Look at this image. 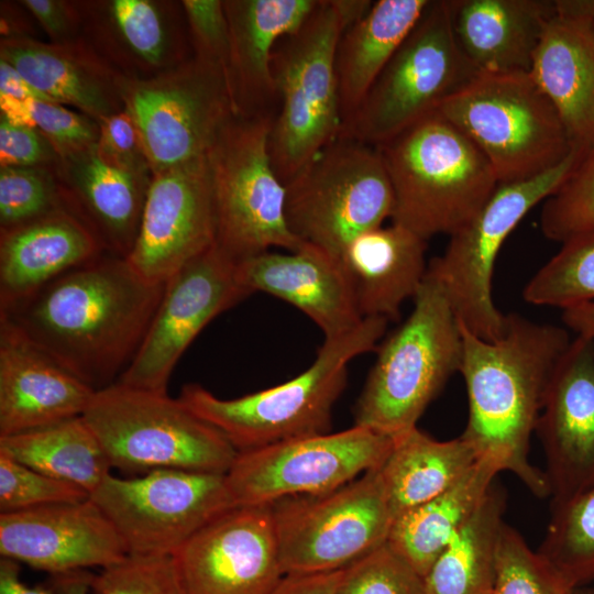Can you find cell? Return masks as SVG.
Instances as JSON below:
<instances>
[{
	"instance_id": "cell-21",
	"label": "cell",
	"mask_w": 594,
	"mask_h": 594,
	"mask_svg": "<svg viewBox=\"0 0 594 594\" xmlns=\"http://www.w3.org/2000/svg\"><path fill=\"white\" fill-rule=\"evenodd\" d=\"M128 554L90 499L0 514V556L51 575L105 569Z\"/></svg>"
},
{
	"instance_id": "cell-55",
	"label": "cell",
	"mask_w": 594,
	"mask_h": 594,
	"mask_svg": "<svg viewBox=\"0 0 594 594\" xmlns=\"http://www.w3.org/2000/svg\"><path fill=\"white\" fill-rule=\"evenodd\" d=\"M338 14L342 32L362 19L373 4L369 0H331Z\"/></svg>"
},
{
	"instance_id": "cell-12",
	"label": "cell",
	"mask_w": 594,
	"mask_h": 594,
	"mask_svg": "<svg viewBox=\"0 0 594 594\" xmlns=\"http://www.w3.org/2000/svg\"><path fill=\"white\" fill-rule=\"evenodd\" d=\"M581 155L573 152L553 169L528 180L499 185L483 208L452 233L444 252L428 265L458 320L484 340L505 331L507 315L493 299V275L501 249L522 220L563 183Z\"/></svg>"
},
{
	"instance_id": "cell-13",
	"label": "cell",
	"mask_w": 594,
	"mask_h": 594,
	"mask_svg": "<svg viewBox=\"0 0 594 594\" xmlns=\"http://www.w3.org/2000/svg\"><path fill=\"white\" fill-rule=\"evenodd\" d=\"M378 469L271 505L284 574L341 570L387 542L394 516Z\"/></svg>"
},
{
	"instance_id": "cell-39",
	"label": "cell",
	"mask_w": 594,
	"mask_h": 594,
	"mask_svg": "<svg viewBox=\"0 0 594 594\" xmlns=\"http://www.w3.org/2000/svg\"><path fill=\"white\" fill-rule=\"evenodd\" d=\"M575 587L515 528L504 524L492 594H572Z\"/></svg>"
},
{
	"instance_id": "cell-51",
	"label": "cell",
	"mask_w": 594,
	"mask_h": 594,
	"mask_svg": "<svg viewBox=\"0 0 594 594\" xmlns=\"http://www.w3.org/2000/svg\"><path fill=\"white\" fill-rule=\"evenodd\" d=\"M0 98L52 101L32 86L11 64L1 58Z\"/></svg>"
},
{
	"instance_id": "cell-45",
	"label": "cell",
	"mask_w": 594,
	"mask_h": 594,
	"mask_svg": "<svg viewBox=\"0 0 594 594\" xmlns=\"http://www.w3.org/2000/svg\"><path fill=\"white\" fill-rule=\"evenodd\" d=\"M338 594H425V584L386 542L343 568Z\"/></svg>"
},
{
	"instance_id": "cell-46",
	"label": "cell",
	"mask_w": 594,
	"mask_h": 594,
	"mask_svg": "<svg viewBox=\"0 0 594 594\" xmlns=\"http://www.w3.org/2000/svg\"><path fill=\"white\" fill-rule=\"evenodd\" d=\"M180 2L194 56L219 68L227 80L230 34L223 1L183 0Z\"/></svg>"
},
{
	"instance_id": "cell-11",
	"label": "cell",
	"mask_w": 594,
	"mask_h": 594,
	"mask_svg": "<svg viewBox=\"0 0 594 594\" xmlns=\"http://www.w3.org/2000/svg\"><path fill=\"white\" fill-rule=\"evenodd\" d=\"M270 117L234 114L207 156L212 176L216 245L235 264L272 251L302 245L285 216V185L272 164Z\"/></svg>"
},
{
	"instance_id": "cell-48",
	"label": "cell",
	"mask_w": 594,
	"mask_h": 594,
	"mask_svg": "<svg viewBox=\"0 0 594 594\" xmlns=\"http://www.w3.org/2000/svg\"><path fill=\"white\" fill-rule=\"evenodd\" d=\"M59 156L35 128L0 116V167H55Z\"/></svg>"
},
{
	"instance_id": "cell-37",
	"label": "cell",
	"mask_w": 594,
	"mask_h": 594,
	"mask_svg": "<svg viewBox=\"0 0 594 594\" xmlns=\"http://www.w3.org/2000/svg\"><path fill=\"white\" fill-rule=\"evenodd\" d=\"M538 552L576 587L594 580V486L551 508Z\"/></svg>"
},
{
	"instance_id": "cell-14",
	"label": "cell",
	"mask_w": 594,
	"mask_h": 594,
	"mask_svg": "<svg viewBox=\"0 0 594 594\" xmlns=\"http://www.w3.org/2000/svg\"><path fill=\"white\" fill-rule=\"evenodd\" d=\"M152 175L208 154L235 114L224 74L195 56L154 77L120 76Z\"/></svg>"
},
{
	"instance_id": "cell-52",
	"label": "cell",
	"mask_w": 594,
	"mask_h": 594,
	"mask_svg": "<svg viewBox=\"0 0 594 594\" xmlns=\"http://www.w3.org/2000/svg\"><path fill=\"white\" fill-rule=\"evenodd\" d=\"M0 594H57L50 585L30 586L21 579L20 563L1 558L0 560Z\"/></svg>"
},
{
	"instance_id": "cell-23",
	"label": "cell",
	"mask_w": 594,
	"mask_h": 594,
	"mask_svg": "<svg viewBox=\"0 0 594 594\" xmlns=\"http://www.w3.org/2000/svg\"><path fill=\"white\" fill-rule=\"evenodd\" d=\"M242 287L270 294L308 316L324 339L355 329L364 319L340 260L311 244L295 251H267L237 264Z\"/></svg>"
},
{
	"instance_id": "cell-4",
	"label": "cell",
	"mask_w": 594,
	"mask_h": 594,
	"mask_svg": "<svg viewBox=\"0 0 594 594\" xmlns=\"http://www.w3.org/2000/svg\"><path fill=\"white\" fill-rule=\"evenodd\" d=\"M392 185V222L425 240L468 223L499 186L475 143L438 111L377 146Z\"/></svg>"
},
{
	"instance_id": "cell-8",
	"label": "cell",
	"mask_w": 594,
	"mask_h": 594,
	"mask_svg": "<svg viewBox=\"0 0 594 594\" xmlns=\"http://www.w3.org/2000/svg\"><path fill=\"white\" fill-rule=\"evenodd\" d=\"M341 34L332 1H319L304 25L274 47L271 67L278 108L268 151L284 185L341 133L336 72Z\"/></svg>"
},
{
	"instance_id": "cell-28",
	"label": "cell",
	"mask_w": 594,
	"mask_h": 594,
	"mask_svg": "<svg viewBox=\"0 0 594 594\" xmlns=\"http://www.w3.org/2000/svg\"><path fill=\"white\" fill-rule=\"evenodd\" d=\"M0 58L50 100L74 107L97 122L123 110L121 75L82 38L55 44L7 36L0 42Z\"/></svg>"
},
{
	"instance_id": "cell-31",
	"label": "cell",
	"mask_w": 594,
	"mask_h": 594,
	"mask_svg": "<svg viewBox=\"0 0 594 594\" xmlns=\"http://www.w3.org/2000/svg\"><path fill=\"white\" fill-rule=\"evenodd\" d=\"M101 253L92 232L65 206L0 230V307Z\"/></svg>"
},
{
	"instance_id": "cell-10",
	"label": "cell",
	"mask_w": 594,
	"mask_h": 594,
	"mask_svg": "<svg viewBox=\"0 0 594 594\" xmlns=\"http://www.w3.org/2000/svg\"><path fill=\"white\" fill-rule=\"evenodd\" d=\"M477 74L454 40L449 0H430L340 135L377 147L436 112Z\"/></svg>"
},
{
	"instance_id": "cell-24",
	"label": "cell",
	"mask_w": 594,
	"mask_h": 594,
	"mask_svg": "<svg viewBox=\"0 0 594 594\" xmlns=\"http://www.w3.org/2000/svg\"><path fill=\"white\" fill-rule=\"evenodd\" d=\"M95 393L0 321V437L80 417Z\"/></svg>"
},
{
	"instance_id": "cell-34",
	"label": "cell",
	"mask_w": 594,
	"mask_h": 594,
	"mask_svg": "<svg viewBox=\"0 0 594 594\" xmlns=\"http://www.w3.org/2000/svg\"><path fill=\"white\" fill-rule=\"evenodd\" d=\"M499 472L493 460L480 458L450 488L396 517L387 543L425 578L452 537L476 510Z\"/></svg>"
},
{
	"instance_id": "cell-22",
	"label": "cell",
	"mask_w": 594,
	"mask_h": 594,
	"mask_svg": "<svg viewBox=\"0 0 594 594\" xmlns=\"http://www.w3.org/2000/svg\"><path fill=\"white\" fill-rule=\"evenodd\" d=\"M77 6L82 40L121 76L154 77L193 57L182 2L110 0Z\"/></svg>"
},
{
	"instance_id": "cell-33",
	"label": "cell",
	"mask_w": 594,
	"mask_h": 594,
	"mask_svg": "<svg viewBox=\"0 0 594 594\" xmlns=\"http://www.w3.org/2000/svg\"><path fill=\"white\" fill-rule=\"evenodd\" d=\"M479 459L462 436L439 441L415 427L394 437L378 469L394 519L450 488Z\"/></svg>"
},
{
	"instance_id": "cell-35",
	"label": "cell",
	"mask_w": 594,
	"mask_h": 594,
	"mask_svg": "<svg viewBox=\"0 0 594 594\" xmlns=\"http://www.w3.org/2000/svg\"><path fill=\"white\" fill-rule=\"evenodd\" d=\"M505 509L506 494L493 484L425 575V594L492 593Z\"/></svg>"
},
{
	"instance_id": "cell-19",
	"label": "cell",
	"mask_w": 594,
	"mask_h": 594,
	"mask_svg": "<svg viewBox=\"0 0 594 594\" xmlns=\"http://www.w3.org/2000/svg\"><path fill=\"white\" fill-rule=\"evenodd\" d=\"M173 557L186 594H270L284 575L271 505L227 510Z\"/></svg>"
},
{
	"instance_id": "cell-30",
	"label": "cell",
	"mask_w": 594,
	"mask_h": 594,
	"mask_svg": "<svg viewBox=\"0 0 594 594\" xmlns=\"http://www.w3.org/2000/svg\"><path fill=\"white\" fill-rule=\"evenodd\" d=\"M457 45L477 73L529 72L554 0H449Z\"/></svg>"
},
{
	"instance_id": "cell-17",
	"label": "cell",
	"mask_w": 594,
	"mask_h": 594,
	"mask_svg": "<svg viewBox=\"0 0 594 594\" xmlns=\"http://www.w3.org/2000/svg\"><path fill=\"white\" fill-rule=\"evenodd\" d=\"M248 296L238 279L237 264L215 244L165 282L146 334L117 383L167 393L170 375L195 338Z\"/></svg>"
},
{
	"instance_id": "cell-15",
	"label": "cell",
	"mask_w": 594,
	"mask_h": 594,
	"mask_svg": "<svg viewBox=\"0 0 594 594\" xmlns=\"http://www.w3.org/2000/svg\"><path fill=\"white\" fill-rule=\"evenodd\" d=\"M128 554L173 556L196 532L234 507L226 474L155 470L108 474L90 493Z\"/></svg>"
},
{
	"instance_id": "cell-54",
	"label": "cell",
	"mask_w": 594,
	"mask_h": 594,
	"mask_svg": "<svg viewBox=\"0 0 594 594\" xmlns=\"http://www.w3.org/2000/svg\"><path fill=\"white\" fill-rule=\"evenodd\" d=\"M92 573L87 570H78L56 575H51L48 584L57 594H92Z\"/></svg>"
},
{
	"instance_id": "cell-56",
	"label": "cell",
	"mask_w": 594,
	"mask_h": 594,
	"mask_svg": "<svg viewBox=\"0 0 594 594\" xmlns=\"http://www.w3.org/2000/svg\"><path fill=\"white\" fill-rule=\"evenodd\" d=\"M572 594H594V587L578 586Z\"/></svg>"
},
{
	"instance_id": "cell-2",
	"label": "cell",
	"mask_w": 594,
	"mask_h": 594,
	"mask_svg": "<svg viewBox=\"0 0 594 594\" xmlns=\"http://www.w3.org/2000/svg\"><path fill=\"white\" fill-rule=\"evenodd\" d=\"M469 418L461 435L479 458L493 460L537 497L550 496L544 475L529 460L553 372L571 340L561 327L508 314L496 340L479 338L460 323Z\"/></svg>"
},
{
	"instance_id": "cell-38",
	"label": "cell",
	"mask_w": 594,
	"mask_h": 594,
	"mask_svg": "<svg viewBox=\"0 0 594 594\" xmlns=\"http://www.w3.org/2000/svg\"><path fill=\"white\" fill-rule=\"evenodd\" d=\"M522 297L535 306L562 310L594 301V232L562 242L526 284Z\"/></svg>"
},
{
	"instance_id": "cell-27",
	"label": "cell",
	"mask_w": 594,
	"mask_h": 594,
	"mask_svg": "<svg viewBox=\"0 0 594 594\" xmlns=\"http://www.w3.org/2000/svg\"><path fill=\"white\" fill-rule=\"evenodd\" d=\"M529 74L556 108L572 150L582 156L593 148L594 19L556 10Z\"/></svg>"
},
{
	"instance_id": "cell-3",
	"label": "cell",
	"mask_w": 594,
	"mask_h": 594,
	"mask_svg": "<svg viewBox=\"0 0 594 594\" xmlns=\"http://www.w3.org/2000/svg\"><path fill=\"white\" fill-rule=\"evenodd\" d=\"M387 322L364 318L352 331L324 339L306 371L276 386L223 399L199 384H186L177 398L222 432L238 452L330 432L333 407L348 383L349 363L376 350Z\"/></svg>"
},
{
	"instance_id": "cell-40",
	"label": "cell",
	"mask_w": 594,
	"mask_h": 594,
	"mask_svg": "<svg viewBox=\"0 0 594 594\" xmlns=\"http://www.w3.org/2000/svg\"><path fill=\"white\" fill-rule=\"evenodd\" d=\"M1 116L14 124L37 129L59 158L81 152L99 139V124L88 116L46 100L0 98Z\"/></svg>"
},
{
	"instance_id": "cell-53",
	"label": "cell",
	"mask_w": 594,
	"mask_h": 594,
	"mask_svg": "<svg viewBox=\"0 0 594 594\" xmlns=\"http://www.w3.org/2000/svg\"><path fill=\"white\" fill-rule=\"evenodd\" d=\"M562 320L578 336L594 340V301L563 309Z\"/></svg>"
},
{
	"instance_id": "cell-44",
	"label": "cell",
	"mask_w": 594,
	"mask_h": 594,
	"mask_svg": "<svg viewBox=\"0 0 594 594\" xmlns=\"http://www.w3.org/2000/svg\"><path fill=\"white\" fill-rule=\"evenodd\" d=\"M92 594H186L173 556L127 554L92 575Z\"/></svg>"
},
{
	"instance_id": "cell-20",
	"label": "cell",
	"mask_w": 594,
	"mask_h": 594,
	"mask_svg": "<svg viewBox=\"0 0 594 594\" xmlns=\"http://www.w3.org/2000/svg\"><path fill=\"white\" fill-rule=\"evenodd\" d=\"M551 508L594 486V340H571L550 380L536 430Z\"/></svg>"
},
{
	"instance_id": "cell-41",
	"label": "cell",
	"mask_w": 594,
	"mask_h": 594,
	"mask_svg": "<svg viewBox=\"0 0 594 594\" xmlns=\"http://www.w3.org/2000/svg\"><path fill=\"white\" fill-rule=\"evenodd\" d=\"M540 229L546 238L561 243L594 232V147L580 156L563 183L543 201Z\"/></svg>"
},
{
	"instance_id": "cell-57",
	"label": "cell",
	"mask_w": 594,
	"mask_h": 594,
	"mask_svg": "<svg viewBox=\"0 0 594 594\" xmlns=\"http://www.w3.org/2000/svg\"><path fill=\"white\" fill-rule=\"evenodd\" d=\"M492 594V593H491Z\"/></svg>"
},
{
	"instance_id": "cell-50",
	"label": "cell",
	"mask_w": 594,
	"mask_h": 594,
	"mask_svg": "<svg viewBox=\"0 0 594 594\" xmlns=\"http://www.w3.org/2000/svg\"><path fill=\"white\" fill-rule=\"evenodd\" d=\"M343 569L304 574H284L270 594H338Z\"/></svg>"
},
{
	"instance_id": "cell-7",
	"label": "cell",
	"mask_w": 594,
	"mask_h": 594,
	"mask_svg": "<svg viewBox=\"0 0 594 594\" xmlns=\"http://www.w3.org/2000/svg\"><path fill=\"white\" fill-rule=\"evenodd\" d=\"M82 418L111 468L123 472L226 474L238 455L222 432L167 393L114 383L95 393Z\"/></svg>"
},
{
	"instance_id": "cell-25",
	"label": "cell",
	"mask_w": 594,
	"mask_h": 594,
	"mask_svg": "<svg viewBox=\"0 0 594 594\" xmlns=\"http://www.w3.org/2000/svg\"><path fill=\"white\" fill-rule=\"evenodd\" d=\"M318 0L223 1L230 34L227 84L234 113L275 118L278 98L272 54L283 37L298 31Z\"/></svg>"
},
{
	"instance_id": "cell-42",
	"label": "cell",
	"mask_w": 594,
	"mask_h": 594,
	"mask_svg": "<svg viewBox=\"0 0 594 594\" xmlns=\"http://www.w3.org/2000/svg\"><path fill=\"white\" fill-rule=\"evenodd\" d=\"M64 207L51 167L0 168V230L10 229Z\"/></svg>"
},
{
	"instance_id": "cell-43",
	"label": "cell",
	"mask_w": 594,
	"mask_h": 594,
	"mask_svg": "<svg viewBox=\"0 0 594 594\" xmlns=\"http://www.w3.org/2000/svg\"><path fill=\"white\" fill-rule=\"evenodd\" d=\"M90 494L0 453V514L86 501Z\"/></svg>"
},
{
	"instance_id": "cell-49",
	"label": "cell",
	"mask_w": 594,
	"mask_h": 594,
	"mask_svg": "<svg viewBox=\"0 0 594 594\" xmlns=\"http://www.w3.org/2000/svg\"><path fill=\"white\" fill-rule=\"evenodd\" d=\"M22 6L37 20L51 43L80 41L81 16L78 6L61 0H23Z\"/></svg>"
},
{
	"instance_id": "cell-16",
	"label": "cell",
	"mask_w": 594,
	"mask_h": 594,
	"mask_svg": "<svg viewBox=\"0 0 594 594\" xmlns=\"http://www.w3.org/2000/svg\"><path fill=\"white\" fill-rule=\"evenodd\" d=\"M392 446L393 438L355 425L296 438L238 452L227 484L234 507L322 494L381 468Z\"/></svg>"
},
{
	"instance_id": "cell-1",
	"label": "cell",
	"mask_w": 594,
	"mask_h": 594,
	"mask_svg": "<svg viewBox=\"0 0 594 594\" xmlns=\"http://www.w3.org/2000/svg\"><path fill=\"white\" fill-rule=\"evenodd\" d=\"M164 287L103 252L0 307V321L97 392L117 383L134 358Z\"/></svg>"
},
{
	"instance_id": "cell-29",
	"label": "cell",
	"mask_w": 594,
	"mask_h": 594,
	"mask_svg": "<svg viewBox=\"0 0 594 594\" xmlns=\"http://www.w3.org/2000/svg\"><path fill=\"white\" fill-rule=\"evenodd\" d=\"M427 240L392 222L356 235L339 260L363 318L397 320L427 272Z\"/></svg>"
},
{
	"instance_id": "cell-32",
	"label": "cell",
	"mask_w": 594,
	"mask_h": 594,
	"mask_svg": "<svg viewBox=\"0 0 594 594\" xmlns=\"http://www.w3.org/2000/svg\"><path fill=\"white\" fill-rule=\"evenodd\" d=\"M429 3L430 0L373 1L367 13L342 32L336 51L342 128Z\"/></svg>"
},
{
	"instance_id": "cell-9",
	"label": "cell",
	"mask_w": 594,
	"mask_h": 594,
	"mask_svg": "<svg viewBox=\"0 0 594 594\" xmlns=\"http://www.w3.org/2000/svg\"><path fill=\"white\" fill-rule=\"evenodd\" d=\"M290 232L339 258L359 234L392 218L394 197L376 146L339 135L285 184Z\"/></svg>"
},
{
	"instance_id": "cell-6",
	"label": "cell",
	"mask_w": 594,
	"mask_h": 594,
	"mask_svg": "<svg viewBox=\"0 0 594 594\" xmlns=\"http://www.w3.org/2000/svg\"><path fill=\"white\" fill-rule=\"evenodd\" d=\"M437 111L482 151L499 185L542 175L574 152L556 108L529 72L479 73Z\"/></svg>"
},
{
	"instance_id": "cell-5",
	"label": "cell",
	"mask_w": 594,
	"mask_h": 594,
	"mask_svg": "<svg viewBox=\"0 0 594 594\" xmlns=\"http://www.w3.org/2000/svg\"><path fill=\"white\" fill-rule=\"evenodd\" d=\"M354 425L394 438L415 427L462 360L460 322L427 272L406 320L376 348Z\"/></svg>"
},
{
	"instance_id": "cell-36",
	"label": "cell",
	"mask_w": 594,
	"mask_h": 594,
	"mask_svg": "<svg viewBox=\"0 0 594 594\" xmlns=\"http://www.w3.org/2000/svg\"><path fill=\"white\" fill-rule=\"evenodd\" d=\"M0 453L77 485L89 494L112 469L101 443L82 416L1 436Z\"/></svg>"
},
{
	"instance_id": "cell-47",
	"label": "cell",
	"mask_w": 594,
	"mask_h": 594,
	"mask_svg": "<svg viewBox=\"0 0 594 594\" xmlns=\"http://www.w3.org/2000/svg\"><path fill=\"white\" fill-rule=\"evenodd\" d=\"M97 148L111 164L133 174L152 178L139 131L123 109L100 122Z\"/></svg>"
},
{
	"instance_id": "cell-18",
	"label": "cell",
	"mask_w": 594,
	"mask_h": 594,
	"mask_svg": "<svg viewBox=\"0 0 594 594\" xmlns=\"http://www.w3.org/2000/svg\"><path fill=\"white\" fill-rule=\"evenodd\" d=\"M208 156L152 175L138 237L127 257L145 279L165 283L216 244Z\"/></svg>"
},
{
	"instance_id": "cell-26",
	"label": "cell",
	"mask_w": 594,
	"mask_h": 594,
	"mask_svg": "<svg viewBox=\"0 0 594 594\" xmlns=\"http://www.w3.org/2000/svg\"><path fill=\"white\" fill-rule=\"evenodd\" d=\"M54 169L64 206L88 227L103 252L127 258L151 178L111 164L97 144L59 158Z\"/></svg>"
}]
</instances>
